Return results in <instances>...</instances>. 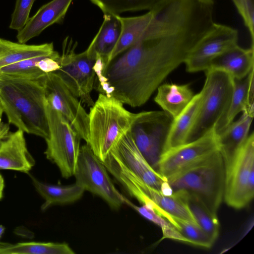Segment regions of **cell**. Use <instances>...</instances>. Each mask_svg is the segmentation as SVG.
Returning <instances> with one entry per match:
<instances>
[{
  "label": "cell",
  "mask_w": 254,
  "mask_h": 254,
  "mask_svg": "<svg viewBox=\"0 0 254 254\" xmlns=\"http://www.w3.org/2000/svg\"><path fill=\"white\" fill-rule=\"evenodd\" d=\"M254 107V69L245 77L234 79V88L228 109L216 126L217 134L231 124L236 116Z\"/></svg>",
  "instance_id": "20"
},
{
  "label": "cell",
  "mask_w": 254,
  "mask_h": 254,
  "mask_svg": "<svg viewBox=\"0 0 254 254\" xmlns=\"http://www.w3.org/2000/svg\"><path fill=\"white\" fill-rule=\"evenodd\" d=\"M192 44L174 31H152L114 59L105 72L111 96L131 107L144 105L167 76L185 63Z\"/></svg>",
  "instance_id": "1"
},
{
  "label": "cell",
  "mask_w": 254,
  "mask_h": 254,
  "mask_svg": "<svg viewBox=\"0 0 254 254\" xmlns=\"http://www.w3.org/2000/svg\"><path fill=\"white\" fill-rule=\"evenodd\" d=\"M167 219L189 241L190 244L209 249L215 242L197 223L172 215H169Z\"/></svg>",
  "instance_id": "31"
},
{
  "label": "cell",
  "mask_w": 254,
  "mask_h": 254,
  "mask_svg": "<svg viewBox=\"0 0 254 254\" xmlns=\"http://www.w3.org/2000/svg\"><path fill=\"white\" fill-rule=\"evenodd\" d=\"M35 0H16L14 11L11 15L9 28L20 30L29 18V14Z\"/></svg>",
  "instance_id": "33"
},
{
  "label": "cell",
  "mask_w": 254,
  "mask_h": 254,
  "mask_svg": "<svg viewBox=\"0 0 254 254\" xmlns=\"http://www.w3.org/2000/svg\"><path fill=\"white\" fill-rule=\"evenodd\" d=\"M238 31L228 25L215 23L212 29L191 51L185 62L187 71L196 72L208 69L212 61L238 45Z\"/></svg>",
  "instance_id": "14"
},
{
  "label": "cell",
  "mask_w": 254,
  "mask_h": 254,
  "mask_svg": "<svg viewBox=\"0 0 254 254\" xmlns=\"http://www.w3.org/2000/svg\"><path fill=\"white\" fill-rule=\"evenodd\" d=\"M72 0H52L42 6L18 31V42L25 44L48 27L63 20Z\"/></svg>",
  "instance_id": "17"
},
{
  "label": "cell",
  "mask_w": 254,
  "mask_h": 254,
  "mask_svg": "<svg viewBox=\"0 0 254 254\" xmlns=\"http://www.w3.org/2000/svg\"><path fill=\"white\" fill-rule=\"evenodd\" d=\"M108 171L129 195L142 205L154 209L165 218L169 215L196 223L188 204V194L183 191L164 194L144 182L110 153L103 162Z\"/></svg>",
  "instance_id": "5"
},
{
  "label": "cell",
  "mask_w": 254,
  "mask_h": 254,
  "mask_svg": "<svg viewBox=\"0 0 254 254\" xmlns=\"http://www.w3.org/2000/svg\"><path fill=\"white\" fill-rule=\"evenodd\" d=\"M4 187V179L0 174V200L1 199L3 196V191Z\"/></svg>",
  "instance_id": "37"
},
{
  "label": "cell",
  "mask_w": 254,
  "mask_h": 254,
  "mask_svg": "<svg viewBox=\"0 0 254 254\" xmlns=\"http://www.w3.org/2000/svg\"><path fill=\"white\" fill-rule=\"evenodd\" d=\"M9 125L2 122L0 123V141L9 132Z\"/></svg>",
  "instance_id": "36"
},
{
  "label": "cell",
  "mask_w": 254,
  "mask_h": 254,
  "mask_svg": "<svg viewBox=\"0 0 254 254\" xmlns=\"http://www.w3.org/2000/svg\"><path fill=\"white\" fill-rule=\"evenodd\" d=\"M244 23L246 21V0H232Z\"/></svg>",
  "instance_id": "35"
},
{
  "label": "cell",
  "mask_w": 254,
  "mask_h": 254,
  "mask_svg": "<svg viewBox=\"0 0 254 254\" xmlns=\"http://www.w3.org/2000/svg\"><path fill=\"white\" fill-rule=\"evenodd\" d=\"M225 165L218 151L201 162L168 178L173 192L183 191L200 200L212 213L224 198Z\"/></svg>",
  "instance_id": "4"
},
{
  "label": "cell",
  "mask_w": 254,
  "mask_h": 254,
  "mask_svg": "<svg viewBox=\"0 0 254 254\" xmlns=\"http://www.w3.org/2000/svg\"><path fill=\"white\" fill-rule=\"evenodd\" d=\"M3 113V109H2V107L1 106V105L0 103V123L1 121V118H2V114Z\"/></svg>",
  "instance_id": "39"
},
{
  "label": "cell",
  "mask_w": 254,
  "mask_h": 254,
  "mask_svg": "<svg viewBox=\"0 0 254 254\" xmlns=\"http://www.w3.org/2000/svg\"><path fill=\"white\" fill-rule=\"evenodd\" d=\"M151 17L150 10L137 16H119L121 24V32L115 48L107 59L104 74L109 64L114 59L139 41Z\"/></svg>",
  "instance_id": "23"
},
{
  "label": "cell",
  "mask_w": 254,
  "mask_h": 254,
  "mask_svg": "<svg viewBox=\"0 0 254 254\" xmlns=\"http://www.w3.org/2000/svg\"><path fill=\"white\" fill-rule=\"evenodd\" d=\"M157 89L154 101L173 119L186 107L194 95L189 84L165 83Z\"/></svg>",
  "instance_id": "24"
},
{
  "label": "cell",
  "mask_w": 254,
  "mask_h": 254,
  "mask_svg": "<svg viewBox=\"0 0 254 254\" xmlns=\"http://www.w3.org/2000/svg\"><path fill=\"white\" fill-rule=\"evenodd\" d=\"M219 151L216 126L192 141L162 152L157 171L166 179L190 167Z\"/></svg>",
  "instance_id": "12"
},
{
  "label": "cell",
  "mask_w": 254,
  "mask_h": 254,
  "mask_svg": "<svg viewBox=\"0 0 254 254\" xmlns=\"http://www.w3.org/2000/svg\"><path fill=\"white\" fill-rule=\"evenodd\" d=\"M241 117L233 121L218 133L219 152L225 166L235 156L249 135L254 110H246Z\"/></svg>",
  "instance_id": "18"
},
{
  "label": "cell",
  "mask_w": 254,
  "mask_h": 254,
  "mask_svg": "<svg viewBox=\"0 0 254 254\" xmlns=\"http://www.w3.org/2000/svg\"><path fill=\"white\" fill-rule=\"evenodd\" d=\"M173 120L163 111H143L137 113L130 129L138 149L156 171Z\"/></svg>",
  "instance_id": "10"
},
{
  "label": "cell",
  "mask_w": 254,
  "mask_h": 254,
  "mask_svg": "<svg viewBox=\"0 0 254 254\" xmlns=\"http://www.w3.org/2000/svg\"><path fill=\"white\" fill-rule=\"evenodd\" d=\"M104 163L86 143L80 146L74 176L84 190L98 195L112 209L125 204L126 198L115 187Z\"/></svg>",
  "instance_id": "11"
},
{
  "label": "cell",
  "mask_w": 254,
  "mask_h": 254,
  "mask_svg": "<svg viewBox=\"0 0 254 254\" xmlns=\"http://www.w3.org/2000/svg\"><path fill=\"white\" fill-rule=\"evenodd\" d=\"M45 57L49 56L38 57L26 59L2 67L0 68V77L25 79L40 78L44 76L46 73L37 67L35 64L37 62Z\"/></svg>",
  "instance_id": "32"
},
{
  "label": "cell",
  "mask_w": 254,
  "mask_h": 254,
  "mask_svg": "<svg viewBox=\"0 0 254 254\" xmlns=\"http://www.w3.org/2000/svg\"><path fill=\"white\" fill-rule=\"evenodd\" d=\"M125 204L132 207L143 217L160 227L162 232L161 240L169 239L190 244L189 241L181 234L174 225L154 209L143 205L137 206L127 198L125 199Z\"/></svg>",
  "instance_id": "30"
},
{
  "label": "cell",
  "mask_w": 254,
  "mask_h": 254,
  "mask_svg": "<svg viewBox=\"0 0 254 254\" xmlns=\"http://www.w3.org/2000/svg\"><path fill=\"white\" fill-rule=\"evenodd\" d=\"M88 115L86 144L103 162L118 141L130 130L137 113L127 110L114 97L99 93Z\"/></svg>",
  "instance_id": "3"
},
{
  "label": "cell",
  "mask_w": 254,
  "mask_h": 254,
  "mask_svg": "<svg viewBox=\"0 0 254 254\" xmlns=\"http://www.w3.org/2000/svg\"><path fill=\"white\" fill-rule=\"evenodd\" d=\"M225 169L224 201L235 209L245 207L254 196V132L249 134Z\"/></svg>",
  "instance_id": "9"
},
{
  "label": "cell",
  "mask_w": 254,
  "mask_h": 254,
  "mask_svg": "<svg viewBox=\"0 0 254 254\" xmlns=\"http://www.w3.org/2000/svg\"><path fill=\"white\" fill-rule=\"evenodd\" d=\"M66 243L0 242V254H74Z\"/></svg>",
  "instance_id": "27"
},
{
  "label": "cell",
  "mask_w": 254,
  "mask_h": 254,
  "mask_svg": "<svg viewBox=\"0 0 254 254\" xmlns=\"http://www.w3.org/2000/svg\"><path fill=\"white\" fill-rule=\"evenodd\" d=\"M4 230H5L4 227H3L1 225H0V238L2 236L3 233H4Z\"/></svg>",
  "instance_id": "38"
},
{
  "label": "cell",
  "mask_w": 254,
  "mask_h": 254,
  "mask_svg": "<svg viewBox=\"0 0 254 254\" xmlns=\"http://www.w3.org/2000/svg\"><path fill=\"white\" fill-rule=\"evenodd\" d=\"M37 192L45 199L41 209L44 211L56 204H65L79 200L83 195L84 190L77 183L70 185L59 186L47 184L29 175Z\"/></svg>",
  "instance_id": "25"
},
{
  "label": "cell",
  "mask_w": 254,
  "mask_h": 254,
  "mask_svg": "<svg viewBox=\"0 0 254 254\" xmlns=\"http://www.w3.org/2000/svg\"><path fill=\"white\" fill-rule=\"evenodd\" d=\"M45 76L36 79L0 77V103L9 124L45 139L49 135Z\"/></svg>",
  "instance_id": "2"
},
{
  "label": "cell",
  "mask_w": 254,
  "mask_h": 254,
  "mask_svg": "<svg viewBox=\"0 0 254 254\" xmlns=\"http://www.w3.org/2000/svg\"><path fill=\"white\" fill-rule=\"evenodd\" d=\"M45 108L49 127L45 154L58 166L62 177L67 179L75 173L81 138L68 120L46 99Z\"/></svg>",
  "instance_id": "7"
},
{
  "label": "cell",
  "mask_w": 254,
  "mask_h": 254,
  "mask_svg": "<svg viewBox=\"0 0 254 254\" xmlns=\"http://www.w3.org/2000/svg\"><path fill=\"white\" fill-rule=\"evenodd\" d=\"M77 43L69 37L64 41L60 69L55 72L70 91L88 106L94 105L90 93L94 88L96 74L94 64L96 54L92 42L84 52L76 54Z\"/></svg>",
  "instance_id": "8"
},
{
  "label": "cell",
  "mask_w": 254,
  "mask_h": 254,
  "mask_svg": "<svg viewBox=\"0 0 254 254\" xmlns=\"http://www.w3.org/2000/svg\"><path fill=\"white\" fill-rule=\"evenodd\" d=\"M203 98V91L194 95L186 107L173 119L163 152L187 143L190 130L195 122Z\"/></svg>",
  "instance_id": "21"
},
{
  "label": "cell",
  "mask_w": 254,
  "mask_h": 254,
  "mask_svg": "<svg viewBox=\"0 0 254 254\" xmlns=\"http://www.w3.org/2000/svg\"><path fill=\"white\" fill-rule=\"evenodd\" d=\"M24 132L17 129L0 141V170L28 173L35 161L27 147Z\"/></svg>",
  "instance_id": "16"
},
{
  "label": "cell",
  "mask_w": 254,
  "mask_h": 254,
  "mask_svg": "<svg viewBox=\"0 0 254 254\" xmlns=\"http://www.w3.org/2000/svg\"><path fill=\"white\" fill-rule=\"evenodd\" d=\"M119 16L104 14L102 24L91 41L96 53L99 55L105 62V69L107 59L120 36L121 24Z\"/></svg>",
  "instance_id": "26"
},
{
  "label": "cell",
  "mask_w": 254,
  "mask_h": 254,
  "mask_svg": "<svg viewBox=\"0 0 254 254\" xmlns=\"http://www.w3.org/2000/svg\"><path fill=\"white\" fill-rule=\"evenodd\" d=\"M254 60L253 47L246 49L238 44L215 58L209 68L224 71L234 79H240L254 69Z\"/></svg>",
  "instance_id": "19"
},
{
  "label": "cell",
  "mask_w": 254,
  "mask_h": 254,
  "mask_svg": "<svg viewBox=\"0 0 254 254\" xmlns=\"http://www.w3.org/2000/svg\"><path fill=\"white\" fill-rule=\"evenodd\" d=\"M204 71L202 100L187 142L201 136L216 126L225 115L233 93L234 78L228 73L212 68Z\"/></svg>",
  "instance_id": "6"
},
{
  "label": "cell",
  "mask_w": 254,
  "mask_h": 254,
  "mask_svg": "<svg viewBox=\"0 0 254 254\" xmlns=\"http://www.w3.org/2000/svg\"><path fill=\"white\" fill-rule=\"evenodd\" d=\"M60 56L45 57L36 63V66L45 73L55 72L60 68L59 59Z\"/></svg>",
  "instance_id": "34"
},
{
  "label": "cell",
  "mask_w": 254,
  "mask_h": 254,
  "mask_svg": "<svg viewBox=\"0 0 254 254\" xmlns=\"http://www.w3.org/2000/svg\"><path fill=\"white\" fill-rule=\"evenodd\" d=\"M110 153L144 182L157 190H161L167 181L143 156L133 139L130 130L122 136Z\"/></svg>",
  "instance_id": "15"
},
{
  "label": "cell",
  "mask_w": 254,
  "mask_h": 254,
  "mask_svg": "<svg viewBox=\"0 0 254 254\" xmlns=\"http://www.w3.org/2000/svg\"><path fill=\"white\" fill-rule=\"evenodd\" d=\"M104 14L120 16L123 12L150 10L160 0H90Z\"/></svg>",
  "instance_id": "29"
},
{
  "label": "cell",
  "mask_w": 254,
  "mask_h": 254,
  "mask_svg": "<svg viewBox=\"0 0 254 254\" xmlns=\"http://www.w3.org/2000/svg\"><path fill=\"white\" fill-rule=\"evenodd\" d=\"M44 85L46 101L68 120L81 139L87 143L89 115L78 98L55 72L46 73Z\"/></svg>",
  "instance_id": "13"
},
{
  "label": "cell",
  "mask_w": 254,
  "mask_h": 254,
  "mask_svg": "<svg viewBox=\"0 0 254 254\" xmlns=\"http://www.w3.org/2000/svg\"><path fill=\"white\" fill-rule=\"evenodd\" d=\"M188 195L189 206L196 223L215 242L218 237L220 228L217 214L210 212L195 197Z\"/></svg>",
  "instance_id": "28"
},
{
  "label": "cell",
  "mask_w": 254,
  "mask_h": 254,
  "mask_svg": "<svg viewBox=\"0 0 254 254\" xmlns=\"http://www.w3.org/2000/svg\"><path fill=\"white\" fill-rule=\"evenodd\" d=\"M59 56L54 51L53 43L27 45L0 38V68L35 57Z\"/></svg>",
  "instance_id": "22"
}]
</instances>
